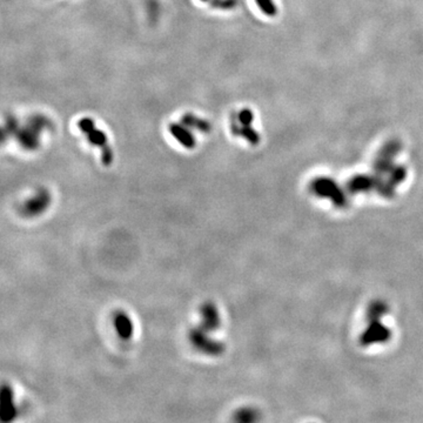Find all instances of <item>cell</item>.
I'll return each mask as SVG.
<instances>
[{"label":"cell","mask_w":423,"mask_h":423,"mask_svg":"<svg viewBox=\"0 0 423 423\" xmlns=\"http://www.w3.org/2000/svg\"><path fill=\"white\" fill-rule=\"evenodd\" d=\"M200 317H201V328L208 332H217L222 326V317L218 307L212 302H206L205 305L200 308Z\"/></svg>","instance_id":"7a4b0ae2"},{"label":"cell","mask_w":423,"mask_h":423,"mask_svg":"<svg viewBox=\"0 0 423 423\" xmlns=\"http://www.w3.org/2000/svg\"><path fill=\"white\" fill-rule=\"evenodd\" d=\"M51 204V195L48 193V190H40L37 192L36 195L31 197L30 200L25 202L23 210L26 215H39L46 210L48 206Z\"/></svg>","instance_id":"277c9868"},{"label":"cell","mask_w":423,"mask_h":423,"mask_svg":"<svg viewBox=\"0 0 423 423\" xmlns=\"http://www.w3.org/2000/svg\"><path fill=\"white\" fill-rule=\"evenodd\" d=\"M115 331L118 333L121 340H131L135 334V324L128 314L125 312H119L115 317Z\"/></svg>","instance_id":"5b68a950"},{"label":"cell","mask_w":423,"mask_h":423,"mask_svg":"<svg viewBox=\"0 0 423 423\" xmlns=\"http://www.w3.org/2000/svg\"><path fill=\"white\" fill-rule=\"evenodd\" d=\"M264 414L260 408L254 404H244L232 413V423H262Z\"/></svg>","instance_id":"3957f363"},{"label":"cell","mask_w":423,"mask_h":423,"mask_svg":"<svg viewBox=\"0 0 423 423\" xmlns=\"http://www.w3.org/2000/svg\"><path fill=\"white\" fill-rule=\"evenodd\" d=\"M257 3L262 6V11L268 16H274L277 13V8L270 0H257Z\"/></svg>","instance_id":"8992f818"},{"label":"cell","mask_w":423,"mask_h":423,"mask_svg":"<svg viewBox=\"0 0 423 423\" xmlns=\"http://www.w3.org/2000/svg\"><path fill=\"white\" fill-rule=\"evenodd\" d=\"M210 334V332L198 326L190 333V344L204 355H222V353L225 352V346L220 341L213 339Z\"/></svg>","instance_id":"6da1fadb"}]
</instances>
